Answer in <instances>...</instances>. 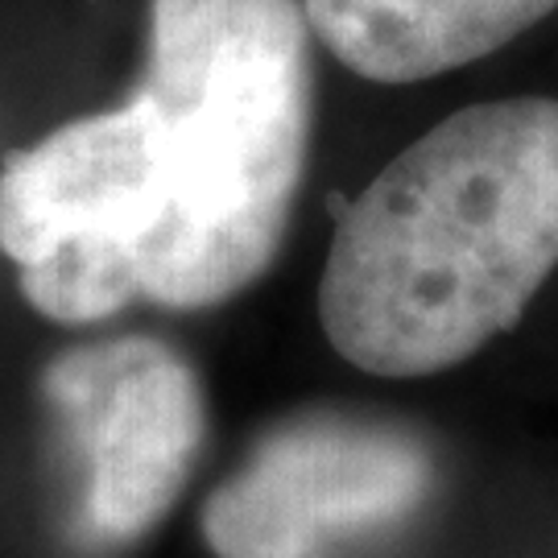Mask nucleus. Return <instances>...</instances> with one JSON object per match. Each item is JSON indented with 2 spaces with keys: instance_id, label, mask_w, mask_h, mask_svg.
Returning a JSON list of instances; mask_svg holds the SVG:
<instances>
[{
  "instance_id": "obj_1",
  "label": "nucleus",
  "mask_w": 558,
  "mask_h": 558,
  "mask_svg": "<svg viewBox=\"0 0 558 558\" xmlns=\"http://www.w3.org/2000/svg\"><path fill=\"white\" fill-rule=\"evenodd\" d=\"M558 265V100L459 108L343 207L319 281L331 348L430 377L518 327Z\"/></svg>"
},
{
  "instance_id": "obj_2",
  "label": "nucleus",
  "mask_w": 558,
  "mask_h": 558,
  "mask_svg": "<svg viewBox=\"0 0 558 558\" xmlns=\"http://www.w3.org/2000/svg\"><path fill=\"white\" fill-rule=\"evenodd\" d=\"M137 96L158 120L170 216L141 257V299L203 311L274 265L311 158L302 0H149Z\"/></svg>"
},
{
  "instance_id": "obj_3",
  "label": "nucleus",
  "mask_w": 558,
  "mask_h": 558,
  "mask_svg": "<svg viewBox=\"0 0 558 558\" xmlns=\"http://www.w3.org/2000/svg\"><path fill=\"white\" fill-rule=\"evenodd\" d=\"M166 216V154L141 96L62 124L0 170V253L50 323H100L137 302L141 257Z\"/></svg>"
},
{
  "instance_id": "obj_4",
  "label": "nucleus",
  "mask_w": 558,
  "mask_h": 558,
  "mask_svg": "<svg viewBox=\"0 0 558 558\" xmlns=\"http://www.w3.org/2000/svg\"><path fill=\"white\" fill-rule=\"evenodd\" d=\"M435 451L405 422L306 410L269 426L203 505L211 558H343L435 493Z\"/></svg>"
},
{
  "instance_id": "obj_5",
  "label": "nucleus",
  "mask_w": 558,
  "mask_h": 558,
  "mask_svg": "<svg viewBox=\"0 0 558 558\" xmlns=\"http://www.w3.org/2000/svg\"><path fill=\"white\" fill-rule=\"evenodd\" d=\"M41 401L71 472V534L87 550L145 538L203 456L207 401L191 360L149 336L83 343L46 364Z\"/></svg>"
},
{
  "instance_id": "obj_6",
  "label": "nucleus",
  "mask_w": 558,
  "mask_h": 558,
  "mask_svg": "<svg viewBox=\"0 0 558 558\" xmlns=\"http://www.w3.org/2000/svg\"><path fill=\"white\" fill-rule=\"evenodd\" d=\"M311 34L373 83H422L488 59L558 0H302Z\"/></svg>"
}]
</instances>
